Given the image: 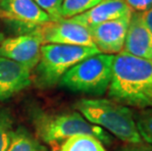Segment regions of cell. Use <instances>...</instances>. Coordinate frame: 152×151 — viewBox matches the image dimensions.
<instances>
[{
  "instance_id": "1",
  "label": "cell",
  "mask_w": 152,
  "mask_h": 151,
  "mask_svg": "<svg viewBox=\"0 0 152 151\" xmlns=\"http://www.w3.org/2000/svg\"><path fill=\"white\" fill-rule=\"evenodd\" d=\"M107 91L120 104L141 110L152 108V61L125 51L116 54Z\"/></svg>"
},
{
  "instance_id": "2",
  "label": "cell",
  "mask_w": 152,
  "mask_h": 151,
  "mask_svg": "<svg viewBox=\"0 0 152 151\" xmlns=\"http://www.w3.org/2000/svg\"><path fill=\"white\" fill-rule=\"evenodd\" d=\"M76 108L89 123L108 131L124 142H143L134 113L128 106L112 99L83 98L77 102Z\"/></svg>"
},
{
  "instance_id": "3",
  "label": "cell",
  "mask_w": 152,
  "mask_h": 151,
  "mask_svg": "<svg viewBox=\"0 0 152 151\" xmlns=\"http://www.w3.org/2000/svg\"><path fill=\"white\" fill-rule=\"evenodd\" d=\"M34 124L37 136L47 143L59 142L79 134L91 136L106 145H110L113 142V137L108 131L89 123L79 112L37 113Z\"/></svg>"
},
{
  "instance_id": "4",
  "label": "cell",
  "mask_w": 152,
  "mask_h": 151,
  "mask_svg": "<svg viewBox=\"0 0 152 151\" xmlns=\"http://www.w3.org/2000/svg\"><path fill=\"white\" fill-rule=\"evenodd\" d=\"M98 53L96 47L42 44L39 61L34 68L35 85L39 88H53L72 67Z\"/></svg>"
},
{
  "instance_id": "5",
  "label": "cell",
  "mask_w": 152,
  "mask_h": 151,
  "mask_svg": "<svg viewBox=\"0 0 152 151\" xmlns=\"http://www.w3.org/2000/svg\"><path fill=\"white\" fill-rule=\"evenodd\" d=\"M114 57L103 53L87 57L68 71L58 85L73 92L101 96L109 88Z\"/></svg>"
},
{
  "instance_id": "6",
  "label": "cell",
  "mask_w": 152,
  "mask_h": 151,
  "mask_svg": "<svg viewBox=\"0 0 152 151\" xmlns=\"http://www.w3.org/2000/svg\"><path fill=\"white\" fill-rule=\"evenodd\" d=\"M31 33L37 35L42 44L95 47L88 28L69 19H62L41 25Z\"/></svg>"
},
{
  "instance_id": "7",
  "label": "cell",
  "mask_w": 152,
  "mask_h": 151,
  "mask_svg": "<svg viewBox=\"0 0 152 151\" xmlns=\"http://www.w3.org/2000/svg\"><path fill=\"white\" fill-rule=\"evenodd\" d=\"M0 10L3 19L20 26L26 34L41 25L54 22L34 0H1Z\"/></svg>"
},
{
  "instance_id": "8",
  "label": "cell",
  "mask_w": 152,
  "mask_h": 151,
  "mask_svg": "<svg viewBox=\"0 0 152 151\" xmlns=\"http://www.w3.org/2000/svg\"><path fill=\"white\" fill-rule=\"evenodd\" d=\"M41 45L40 38L33 33L4 38L0 44V57L33 71L39 61Z\"/></svg>"
},
{
  "instance_id": "9",
  "label": "cell",
  "mask_w": 152,
  "mask_h": 151,
  "mask_svg": "<svg viewBox=\"0 0 152 151\" xmlns=\"http://www.w3.org/2000/svg\"><path fill=\"white\" fill-rule=\"evenodd\" d=\"M131 15L88 28L93 43L100 53L116 55L123 51Z\"/></svg>"
},
{
  "instance_id": "10",
  "label": "cell",
  "mask_w": 152,
  "mask_h": 151,
  "mask_svg": "<svg viewBox=\"0 0 152 151\" xmlns=\"http://www.w3.org/2000/svg\"><path fill=\"white\" fill-rule=\"evenodd\" d=\"M31 83V71L12 60L0 57V102L18 94Z\"/></svg>"
},
{
  "instance_id": "11",
  "label": "cell",
  "mask_w": 152,
  "mask_h": 151,
  "mask_svg": "<svg viewBox=\"0 0 152 151\" xmlns=\"http://www.w3.org/2000/svg\"><path fill=\"white\" fill-rule=\"evenodd\" d=\"M123 51L152 61V31L145 25L141 13L132 12Z\"/></svg>"
},
{
  "instance_id": "12",
  "label": "cell",
  "mask_w": 152,
  "mask_h": 151,
  "mask_svg": "<svg viewBox=\"0 0 152 151\" xmlns=\"http://www.w3.org/2000/svg\"><path fill=\"white\" fill-rule=\"evenodd\" d=\"M132 11L128 7L124 0H102L88 11L70 18L69 20L88 28L132 14Z\"/></svg>"
},
{
  "instance_id": "13",
  "label": "cell",
  "mask_w": 152,
  "mask_h": 151,
  "mask_svg": "<svg viewBox=\"0 0 152 151\" xmlns=\"http://www.w3.org/2000/svg\"><path fill=\"white\" fill-rule=\"evenodd\" d=\"M6 151H47L35 136L27 128L19 127L13 133L10 144Z\"/></svg>"
},
{
  "instance_id": "14",
  "label": "cell",
  "mask_w": 152,
  "mask_h": 151,
  "mask_svg": "<svg viewBox=\"0 0 152 151\" xmlns=\"http://www.w3.org/2000/svg\"><path fill=\"white\" fill-rule=\"evenodd\" d=\"M60 151H107L100 141L91 136L79 134L67 139Z\"/></svg>"
},
{
  "instance_id": "15",
  "label": "cell",
  "mask_w": 152,
  "mask_h": 151,
  "mask_svg": "<svg viewBox=\"0 0 152 151\" xmlns=\"http://www.w3.org/2000/svg\"><path fill=\"white\" fill-rule=\"evenodd\" d=\"M14 131V118L11 111L8 108L0 107V151H6Z\"/></svg>"
},
{
  "instance_id": "16",
  "label": "cell",
  "mask_w": 152,
  "mask_h": 151,
  "mask_svg": "<svg viewBox=\"0 0 152 151\" xmlns=\"http://www.w3.org/2000/svg\"><path fill=\"white\" fill-rule=\"evenodd\" d=\"M102 0H63L61 7L62 19H70L94 7Z\"/></svg>"
},
{
  "instance_id": "17",
  "label": "cell",
  "mask_w": 152,
  "mask_h": 151,
  "mask_svg": "<svg viewBox=\"0 0 152 151\" xmlns=\"http://www.w3.org/2000/svg\"><path fill=\"white\" fill-rule=\"evenodd\" d=\"M135 124L143 142L152 146V108L142 109L137 115Z\"/></svg>"
},
{
  "instance_id": "18",
  "label": "cell",
  "mask_w": 152,
  "mask_h": 151,
  "mask_svg": "<svg viewBox=\"0 0 152 151\" xmlns=\"http://www.w3.org/2000/svg\"><path fill=\"white\" fill-rule=\"evenodd\" d=\"M44 12H46L53 21L62 20L61 17V7L63 0H34Z\"/></svg>"
},
{
  "instance_id": "19",
  "label": "cell",
  "mask_w": 152,
  "mask_h": 151,
  "mask_svg": "<svg viewBox=\"0 0 152 151\" xmlns=\"http://www.w3.org/2000/svg\"><path fill=\"white\" fill-rule=\"evenodd\" d=\"M132 12L144 13L152 7V0H124Z\"/></svg>"
},
{
  "instance_id": "20",
  "label": "cell",
  "mask_w": 152,
  "mask_h": 151,
  "mask_svg": "<svg viewBox=\"0 0 152 151\" xmlns=\"http://www.w3.org/2000/svg\"><path fill=\"white\" fill-rule=\"evenodd\" d=\"M120 151H152V146L148 143H128L127 145L122 147Z\"/></svg>"
},
{
  "instance_id": "21",
  "label": "cell",
  "mask_w": 152,
  "mask_h": 151,
  "mask_svg": "<svg viewBox=\"0 0 152 151\" xmlns=\"http://www.w3.org/2000/svg\"><path fill=\"white\" fill-rule=\"evenodd\" d=\"M141 14H142V18H143L145 25H146L147 28L152 31V7L149 10H147L144 13H141Z\"/></svg>"
},
{
  "instance_id": "22",
  "label": "cell",
  "mask_w": 152,
  "mask_h": 151,
  "mask_svg": "<svg viewBox=\"0 0 152 151\" xmlns=\"http://www.w3.org/2000/svg\"><path fill=\"white\" fill-rule=\"evenodd\" d=\"M3 39H4V34H3V33L1 31V24H0V44H1Z\"/></svg>"
},
{
  "instance_id": "23",
  "label": "cell",
  "mask_w": 152,
  "mask_h": 151,
  "mask_svg": "<svg viewBox=\"0 0 152 151\" xmlns=\"http://www.w3.org/2000/svg\"><path fill=\"white\" fill-rule=\"evenodd\" d=\"M2 16H3V12L0 10V18H2Z\"/></svg>"
},
{
  "instance_id": "24",
  "label": "cell",
  "mask_w": 152,
  "mask_h": 151,
  "mask_svg": "<svg viewBox=\"0 0 152 151\" xmlns=\"http://www.w3.org/2000/svg\"><path fill=\"white\" fill-rule=\"evenodd\" d=\"M0 1H1V0H0Z\"/></svg>"
}]
</instances>
